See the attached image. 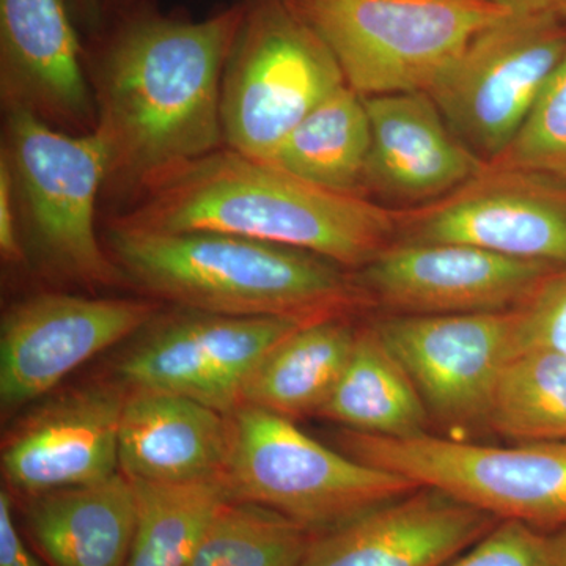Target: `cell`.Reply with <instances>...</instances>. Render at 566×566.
<instances>
[{
	"mask_svg": "<svg viewBox=\"0 0 566 566\" xmlns=\"http://www.w3.org/2000/svg\"><path fill=\"white\" fill-rule=\"evenodd\" d=\"M243 14V3L200 21L139 10L111 33L91 76L104 191L133 203L163 175L226 145L222 76Z\"/></svg>",
	"mask_w": 566,
	"mask_h": 566,
	"instance_id": "6da1fadb",
	"label": "cell"
},
{
	"mask_svg": "<svg viewBox=\"0 0 566 566\" xmlns=\"http://www.w3.org/2000/svg\"><path fill=\"white\" fill-rule=\"evenodd\" d=\"M112 221L155 232H214L289 245L363 270L397 238L395 210L223 147L163 175Z\"/></svg>",
	"mask_w": 566,
	"mask_h": 566,
	"instance_id": "7a4b0ae2",
	"label": "cell"
},
{
	"mask_svg": "<svg viewBox=\"0 0 566 566\" xmlns=\"http://www.w3.org/2000/svg\"><path fill=\"white\" fill-rule=\"evenodd\" d=\"M103 241L126 286L161 304L305 324L370 305L354 271L289 245L227 233L155 232L112 219Z\"/></svg>",
	"mask_w": 566,
	"mask_h": 566,
	"instance_id": "3957f363",
	"label": "cell"
},
{
	"mask_svg": "<svg viewBox=\"0 0 566 566\" xmlns=\"http://www.w3.org/2000/svg\"><path fill=\"white\" fill-rule=\"evenodd\" d=\"M3 117L0 161L9 169L28 262L55 282L126 286L96 233L107 180L99 134L62 132L22 109H3Z\"/></svg>",
	"mask_w": 566,
	"mask_h": 566,
	"instance_id": "277c9868",
	"label": "cell"
},
{
	"mask_svg": "<svg viewBox=\"0 0 566 566\" xmlns=\"http://www.w3.org/2000/svg\"><path fill=\"white\" fill-rule=\"evenodd\" d=\"M230 417L223 482L232 501L266 506L315 535L420 488L319 444L285 417L248 405Z\"/></svg>",
	"mask_w": 566,
	"mask_h": 566,
	"instance_id": "5b68a950",
	"label": "cell"
},
{
	"mask_svg": "<svg viewBox=\"0 0 566 566\" xmlns=\"http://www.w3.org/2000/svg\"><path fill=\"white\" fill-rule=\"evenodd\" d=\"M326 43L359 95L427 92L482 29L490 0H286Z\"/></svg>",
	"mask_w": 566,
	"mask_h": 566,
	"instance_id": "8992f818",
	"label": "cell"
},
{
	"mask_svg": "<svg viewBox=\"0 0 566 566\" xmlns=\"http://www.w3.org/2000/svg\"><path fill=\"white\" fill-rule=\"evenodd\" d=\"M222 76L226 147L270 161L301 122L346 84L333 52L286 0H244Z\"/></svg>",
	"mask_w": 566,
	"mask_h": 566,
	"instance_id": "52a82bcc",
	"label": "cell"
},
{
	"mask_svg": "<svg viewBox=\"0 0 566 566\" xmlns=\"http://www.w3.org/2000/svg\"><path fill=\"white\" fill-rule=\"evenodd\" d=\"M346 455L434 488L499 521H520L549 534L566 527V441L513 447L468 439L386 438L342 430Z\"/></svg>",
	"mask_w": 566,
	"mask_h": 566,
	"instance_id": "ba28073f",
	"label": "cell"
},
{
	"mask_svg": "<svg viewBox=\"0 0 566 566\" xmlns=\"http://www.w3.org/2000/svg\"><path fill=\"white\" fill-rule=\"evenodd\" d=\"M566 52V22L509 13L482 29L430 85L447 125L493 163L520 132Z\"/></svg>",
	"mask_w": 566,
	"mask_h": 566,
	"instance_id": "9c48e42d",
	"label": "cell"
},
{
	"mask_svg": "<svg viewBox=\"0 0 566 566\" xmlns=\"http://www.w3.org/2000/svg\"><path fill=\"white\" fill-rule=\"evenodd\" d=\"M304 324L172 305L134 335L115 374L128 390L178 394L230 416L266 354Z\"/></svg>",
	"mask_w": 566,
	"mask_h": 566,
	"instance_id": "30bf717a",
	"label": "cell"
},
{
	"mask_svg": "<svg viewBox=\"0 0 566 566\" xmlns=\"http://www.w3.org/2000/svg\"><path fill=\"white\" fill-rule=\"evenodd\" d=\"M400 243L468 244L566 266V182L488 164L455 191L395 210Z\"/></svg>",
	"mask_w": 566,
	"mask_h": 566,
	"instance_id": "8fae6325",
	"label": "cell"
},
{
	"mask_svg": "<svg viewBox=\"0 0 566 566\" xmlns=\"http://www.w3.org/2000/svg\"><path fill=\"white\" fill-rule=\"evenodd\" d=\"M163 304L48 292L11 304L0 323V406L10 416L71 371L144 329Z\"/></svg>",
	"mask_w": 566,
	"mask_h": 566,
	"instance_id": "7c38bea8",
	"label": "cell"
},
{
	"mask_svg": "<svg viewBox=\"0 0 566 566\" xmlns=\"http://www.w3.org/2000/svg\"><path fill=\"white\" fill-rule=\"evenodd\" d=\"M450 438L486 428L491 395L513 354L515 311L386 315L374 323Z\"/></svg>",
	"mask_w": 566,
	"mask_h": 566,
	"instance_id": "4fadbf2b",
	"label": "cell"
},
{
	"mask_svg": "<svg viewBox=\"0 0 566 566\" xmlns=\"http://www.w3.org/2000/svg\"><path fill=\"white\" fill-rule=\"evenodd\" d=\"M557 268L468 244L394 241L354 274L368 303L392 315H455L515 311Z\"/></svg>",
	"mask_w": 566,
	"mask_h": 566,
	"instance_id": "5bb4252c",
	"label": "cell"
},
{
	"mask_svg": "<svg viewBox=\"0 0 566 566\" xmlns=\"http://www.w3.org/2000/svg\"><path fill=\"white\" fill-rule=\"evenodd\" d=\"M128 389L102 382L39 406L2 444V471L22 497L92 485L117 474L118 433Z\"/></svg>",
	"mask_w": 566,
	"mask_h": 566,
	"instance_id": "9a60e30c",
	"label": "cell"
},
{
	"mask_svg": "<svg viewBox=\"0 0 566 566\" xmlns=\"http://www.w3.org/2000/svg\"><path fill=\"white\" fill-rule=\"evenodd\" d=\"M80 32L66 0H0L3 109L31 112L71 134L95 129Z\"/></svg>",
	"mask_w": 566,
	"mask_h": 566,
	"instance_id": "2e32d148",
	"label": "cell"
},
{
	"mask_svg": "<svg viewBox=\"0 0 566 566\" xmlns=\"http://www.w3.org/2000/svg\"><path fill=\"white\" fill-rule=\"evenodd\" d=\"M371 145L367 196L390 210L442 199L486 169L427 92L364 96Z\"/></svg>",
	"mask_w": 566,
	"mask_h": 566,
	"instance_id": "e0dca14e",
	"label": "cell"
},
{
	"mask_svg": "<svg viewBox=\"0 0 566 566\" xmlns=\"http://www.w3.org/2000/svg\"><path fill=\"white\" fill-rule=\"evenodd\" d=\"M497 523L422 486L316 534L297 566H444Z\"/></svg>",
	"mask_w": 566,
	"mask_h": 566,
	"instance_id": "ac0fdd59",
	"label": "cell"
},
{
	"mask_svg": "<svg viewBox=\"0 0 566 566\" xmlns=\"http://www.w3.org/2000/svg\"><path fill=\"white\" fill-rule=\"evenodd\" d=\"M230 449L232 417L182 395L128 390L118 433V471L132 482L218 479Z\"/></svg>",
	"mask_w": 566,
	"mask_h": 566,
	"instance_id": "d6986e66",
	"label": "cell"
},
{
	"mask_svg": "<svg viewBox=\"0 0 566 566\" xmlns=\"http://www.w3.org/2000/svg\"><path fill=\"white\" fill-rule=\"evenodd\" d=\"M22 523L50 566H126L136 524L133 483L117 472L92 485L29 495Z\"/></svg>",
	"mask_w": 566,
	"mask_h": 566,
	"instance_id": "ffe728a7",
	"label": "cell"
},
{
	"mask_svg": "<svg viewBox=\"0 0 566 566\" xmlns=\"http://www.w3.org/2000/svg\"><path fill=\"white\" fill-rule=\"evenodd\" d=\"M357 331L349 316L297 327L255 368L244 387L243 406L290 420L318 416L344 375Z\"/></svg>",
	"mask_w": 566,
	"mask_h": 566,
	"instance_id": "44dd1931",
	"label": "cell"
},
{
	"mask_svg": "<svg viewBox=\"0 0 566 566\" xmlns=\"http://www.w3.org/2000/svg\"><path fill=\"white\" fill-rule=\"evenodd\" d=\"M318 417L386 438L428 434L433 424L411 376L374 324L357 331L349 363Z\"/></svg>",
	"mask_w": 566,
	"mask_h": 566,
	"instance_id": "7402d4cb",
	"label": "cell"
},
{
	"mask_svg": "<svg viewBox=\"0 0 566 566\" xmlns=\"http://www.w3.org/2000/svg\"><path fill=\"white\" fill-rule=\"evenodd\" d=\"M370 145L364 96L344 85L286 136L270 163L327 191L368 199Z\"/></svg>",
	"mask_w": 566,
	"mask_h": 566,
	"instance_id": "603a6c76",
	"label": "cell"
},
{
	"mask_svg": "<svg viewBox=\"0 0 566 566\" xmlns=\"http://www.w3.org/2000/svg\"><path fill=\"white\" fill-rule=\"evenodd\" d=\"M132 483L136 524L126 566H186L212 517L232 499L223 476L186 483Z\"/></svg>",
	"mask_w": 566,
	"mask_h": 566,
	"instance_id": "cb8c5ba5",
	"label": "cell"
},
{
	"mask_svg": "<svg viewBox=\"0 0 566 566\" xmlns=\"http://www.w3.org/2000/svg\"><path fill=\"white\" fill-rule=\"evenodd\" d=\"M486 428L516 444L566 441V357L513 354L495 379Z\"/></svg>",
	"mask_w": 566,
	"mask_h": 566,
	"instance_id": "d4e9b609",
	"label": "cell"
},
{
	"mask_svg": "<svg viewBox=\"0 0 566 566\" xmlns=\"http://www.w3.org/2000/svg\"><path fill=\"white\" fill-rule=\"evenodd\" d=\"M314 532L244 501H227L186 566H297Z\"/></svg>",
	"mask_w": 566,
	"mask_h": 566,
	"instance_id": "484cf974",
	"label": "cell"
},
{
	"mask_svg": "<svg viewBox=\"0 0 566 566\" xmlns=\"http://www.w3.org/2000/svg\"><path fill=\"white\" fill-rule=\"evenodd\" d=\"M490 164L566 182V52L520 132Z\"/></svg>",
	"mask_w": 566,
	"mask_h": 566,
	"instance_id": "4316f807",
	"label": "cell"
},
{
	"mask_svg": "<svg viewBox=\"0 0 566 566\" xmlns=\"http://www.w3.org/2000/svg\"><path fill=\"white\" fill-rule=\"evenodd\" d=\"M523 352L566 357V266L547 275L526 303L515 308L513 354Z\"/></svg>",
	"mask_w": 566,
	"mask_h": 566,
	"instance_id": "83f0119b",
	"label": "cell"
},
{
	"mask_svg": "<svg viewBox=\"0 0 566 566\" xmlns=\"http://www.w3.org/2000/svg\"><path fill=\"white\" fill-rule=\"evenodd\" d=\"M444 566H549L546 534L520 521H499Z\"/></svg>",
	"mask_w": 566,
	"mask_h": 566,
	"instance_id": "f1b7e54d",
	"label": "cell"
},
{
	"mask_svg": "<svg viewBox=\"0 0 566 566\" xmlns=\"http://www.w3.org/2000/svg\"><path fill=\"white\" fill-rule=\"evenodd\" d=\"M0 253L3 262L9 264L28 262L24 245H22L9 169L2 161H0Z\"/></svg>",
	"mask_w": 566,
	"mask_h": 566,
	"instance_id": "f546056e",
	"label": "cell"
},
{
	"mask_svg": "<svg viewBox=\"0 0 566 566\" xmlns=\"http://www.w3.org/2000/svg\"><path fill=\"white\" fill-rule=\"evenodd\" d=\"M0 566H43L14 520L11 494L0 493Z\"/></svg>",
	"mask_w": 566,
	"mask_h": 566,
	"instance_id": "4dcf8cb0",
	"label": "cell"
},
{
	"mask_svg": "<svg viewBox=\"0 0 566 566\" xmlns=\"http://www.w3.org/2000/svg\"><path fill=\"white\" fill-rule=\"evenodd\" d=\"M73 20L80 31L88 36H98L106 21L104 0H66Z\"/></svg>",
	"mask_w": 566,
	"mask_h": 566,
	"instance_id": "1f68e13d",
	"label": "cell"
},
{
	"mask_svg": "<svg viewBox=\"0 0 566 566\" xmlns=\"http://www.w3.org/2000/svg\"><path fill=\"white\" fill-rule=\"evenodd\" d=\"M499 9L517 14H539L566 22V0H490Z\"/></svg>",
	"mask_w": 566,
	"mask_h": 566,
	"instance_id": "d6a6232c",
	"label": "cell"
},
{
	"mask_svg": "<svg viewBox=\"0 0 566 566\" xmlns=\"http://www.w3.org/2000/svg\"><path fill=\"white\" fill-rule=\"evenodd\" d=\"M546 553L549 566H566V527L546 534Z\"/></svg>",
	"mask_w": 566,
	"mask_h": 566,
	"instance_id": "836d02e7",
	"label": "cell"
},
{
	"mask_svg": "<svg viewBox=\"0 0 566 566\" xmlns=\"http://www.w3.org/2000/svg\"><path fill=\"white\" fill-rule=\"evenodd\" d=\"M139 2V0H104V6L107 7H115V9H118V7H126V9H132L134 3Z\"/></svg>",
	"mask_w": 566,
	"mask_h": 566,
	"instance_id": "e575fe53",
	"label": "cell"
}]
</instances>
